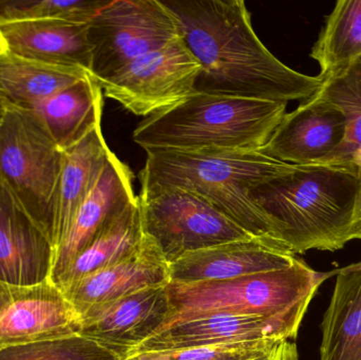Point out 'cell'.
Instances as JSON below:
<instances>
[{"label":"cell","mask_w":361,"mask_h":360,"mask_svg":"<svg viewBox=\"0 0 361 360\" xmlns=\"http://www.w3.org/2000/svg\"><path fill=\"white\" fill-rule=\"evenodd\" d=\"M201 66L195 91L288 104L322 89L319 76L284 65L259 39L242 0H161Z\"/></svg>","instance_id":"6da1fadb"},{"label":"cell","mask_w":361,"mask_h":360,"mask_svg":"<svg viewBox=\"0 0 361 360\" xmlns=\"http://www.w3.org/2000/svg\"><path fill=\"white\" fill-rule=\"evenodd\" d=\"M250 198L271 223L276 243L288 253L335 252L351 241L361 183L337 167L293 165L252 188Z\"/></svg>","instance_id":"7a4b0ae2"},{"label":"cell","mask_w":361,"mask_h":360,"mask_svg":"<svg viewBox=\"0 0 361 360\" xmlns=\"http://www.w3.org/2000/svg\"><path fill=\"white\" fill-rule=\"evenodd\" d=\"M146 152L145 165L140 173L142 187H177L193 192L252 237L277 244L271 223L250 200V190L290 170L292 164L275 160L261 150Z\"/></svg>","instance_id":"3957f363"},{"label":"cell","mask_w":361,"mask_h":360,"mask_svg":"<svg viewBox=\"0 0 361 360\" xmlns=\"http://www.w3.org/2000/svg\"><path fill=\"white\" fill-rule=\"evenodd\" d=\"M286 105L195 91L144 118L133 141L145 150L259 151L286 116Z\"/></svg>","instance_id":"277c9868"},{"label":"cell","mask_w":361,"mask_h":360,"mask_svg":"<svg viewBox=\"0 0 361 360\" xmlns=\"http://www.w3.org/2000/svg\"><path fill=\"white\" fill-rule=\"evenodd\" d=\"M331 274L316 272L297 259L282 270L231 280L190 285L171 283L167 293L171 313L163 327L193 315L212 312L303 321L318 287Z\"/></svg>","instance_id":"5b68a950"},{"label":"cell","mask_w":361,"mask_h":360,"mask_svg":"<svg viewBox=\"0 0 361 360\" xmlns=\"http://www.w3.org/2000/svg\"><path fill=\"white\" fill-rule=\"evenodd\" d=\"M63 160V150L35 111L4 103L0 120V182L50 242Z\"/></svg>","instance_id":"8992f818"},{"label":"cell","mask_w":361,"mask_h":360,"mask_svg":"<svg viewBox=\"0 0 361 360\" xmlns=\"http://www.w3.org/2000/svg\"><path fill=\"white\" fill-rule=\"evenodd\" d=\"M137 199L144 236L169 264L189 252L254 238L193 192L150 186L142 187Z\"/></svg>","instance_id":"52a82bcc"},{"label":"cell","mask_w":361,"mask_h":360,"mask_svg":"<svg viewBox=\"0 0 361 360\" xmlns=\"http://www.w3.org/2000/svg\"><path fill=\"white\" fill-rule=\"evenodd\" d=\"M178 37L177 21L161 0H109L88 23L91 74L104 82Z\"/></svg>","instance_id":"ba28073f"},{"label":"cell","mask_w":361,"mask_h":360,"mask_svg":"<svg viewBox=\"0 0 361 360\" xmlns=\"http://www.w3.org/2000/svg\"><path fill=\"white\" fill-rule=\"evenodd\" d=\"M200 72L199 61L180 35L99 84L104 97L118 101L135 116L147 118L195 92Z\"/></svg>","instance_id":"9c48e42d"},{"label":"cell","mask_w":361,"mask_h":360,"mask_svg":"<svg viewBox=\"0 0 361 360\" xmlns=\"http://www.w3.org/2000/svg\"><path fill=\"white\" fill-rule=\"evenodd\" d=\"M80 314L49 280L36 285L0 281V350L80 334Z\"/></svg>","instance_id":"30bf717a"},{"label":"cell","mask_w":361,"mask_h":360,"mask_svg":"<svg viewBox=\"0 0 361 360\" xmlns=\"http://www.w3.org/2000/svg\"><path fill=\"white\" fill-rule=\"evenodd\" d=\"M302 319L212 312L193 315L161 328L131 353L179 350L260 340L296 338ZM130 353V354H131Z\"/></svg>","instance_id":"8fae6325"},{"label":"cell","mask_w":361,"mask_h":360,"mask_svg":"<svg viewBox=\"0 0 361 360\" xmlns=\"http://www.w3.org/2000/svg\"><path fill=\"white\" fill-rule=\"evenodd\" d=\"M171 313L167 285L146 287L87 311L80 334L122 360L157 333Z\"/></svg>","instance_id":"7c38bea8"},{"label":"cell","mask_w":361,"mask_h":360,"mask_svg":"<svg viewBox=\"0 0 361 360\" xmlns=\"http://www.w3.org/2000/svg\"><path fill=\"white\" fill-rule=\"evenodd\" d=\"M347 127L343 110L317 92L286 113L261 151L288 164L320 165L341 145Z\"/></svg>","instance_id":"4fadbf2b"},{"label":"cell","mask_w":361,"mask_h":360,"mask_svg":"<svg viewBox=\"0 0 361 360\" xmlns=\"http://www.w3.org/2000/svg\"><path fill=\"white\" fill-rule=\"evenodd\" d=\"M133 178L128 165L110 151L92 190L78 207L65 238L55 252L51 274L54 285L99 230L137 200Z\"/></svg>","instance_id":"5bb4252c"},{"label":"cell","mask_w":361,"mask_h":360,"mask_svg":"<svg viewBox=\"0 0 361 360\" xmlns=\"http://www.w3.org/2000/svg\"><path fill=\"white\" fill-rule=\"evenodd\" d=\"M296 261L275 243L254 237L184 254L169 264V274L177 285L212 283L282 270Z\"/></svg>","instance_id":"9a60e30c"},{"label":"cell","mask_w":361,"mask_h":360,"mask_svg":"<svg viewBox=\"0 0 361 360\" xmlns=\"http://www.w3.org/2000/svg\"><path fill=\"white\" fill-rule=\"evenodd\" d=\"M53 260L47 235L0 182V281L23 287L47 283Z\"/></svg>","instance_id":"2e32d148"},{"label":"cell","mask_w":361,"mask_h":360,"mask_svg":"<svg viewBox=\"0 0 361 360\" xmlns=\"http://www.w3.org/2000/svg\"><path fill=\"white\" fill-rule=\"evenodd\" d=\"M171 283L169 264L158 247L144 236L141 247L128 257L87 275L61 290L76 312L82 314L146 287Z\"/></svg>","instance_id":"e0dca14e"},{"label":"cell","mask_w":361,"mask_h":360,"mask_svg":"<svg viewBox=\"0 0 361 360\" xmlns=\"http://www.w3.org/2000/svg\"><path fill=\"white\" fill-rule=\"evenodd\" d=\"M0 51L44 63L82 68L91 73L88 23L61 19L0 23Z\"/></svg>","instance_id":"ac0fdd59"},{"label":"cell","mask_w":361,"mask_h":360,"mask_svg":"<svg viewBox=\"0 0 361 360\" xmlns=\"http://www.w3.org/2000/svg\"><path fill=\"white\" fill-rule=\"evenodd\" d=\"M110 151L102 124L63 151L51 238L54 254L65 238L78 207L92 190Z\"/></svg>","instance_id":"d6986e66"},{"label":"cell","mask_w":361,"mask_h":360,"mask_svg":"<svg viewBox=\"0 0 361 360\" xmlns=\"http://www.w3.org/2000/svg\"><path fill=\"white\" fill-rule=\"evenodd\" d=\"M103 109V89L92 75L57 91L31 108L63 151L102 124Z\"/></svg>","instance_id":"ffe728a7"},{"label":"cell","mask_w":361,"mask_h":360,"mask_svg":"<svg viewBox=\"0 0 361 360\" xmlns=\"http://www.w3.org/2000/svg\"><path fill=\"white\" fill-rule=\"evenodd\" d=\"M322 334L320 360H361V261L337 272Z\"/></svg>","instance_id":"44dd1931"},{"label":"cell","mask_w":361,"mask_h":360,"mask_svg":"<svg viewBox=\"0 0 361 360\" xmlns=\"http://www.w3.org/2000/svg\"><path fill=\"white\" fill-rule=\"evenodd\" d=\"M91 75L82 68L44 63L0 51V97L31 109L57 91Z\"/></svg>","instance_id":"7402d4cb"},{"label":"cell","mask_w":361,"mask_h":360,"mask_svg":"<svg viewBox=\"0 0 361 360\" xmlns=\"http://www.w3.org/2000/svg\"><path fill=\"white\" fill-rule=\"evenodd\" d=\"M144 240L139 199L110 220L76 256L56 287L63 290L91 273L111 266L135 253Z\"/></svg>","instance_id":"603a6c76"},{"label":"cell","mask_w":361,"mask_h":360,"mask_svg":"<svg viewBox=\"0 0 361 360\" xmlns=\"http://www.w3.org/2000/svg\"><path fill=\"white\" fill-rule=\"evenodd\" d=\"M361 56V0H339L326 23L311 57L317 61L322 80L345 73Z\"/></svg>","instance_id":"cb8c5ba5"},{"label":"cell","mask_w":361,"mask_h":360,"mask_svg":"<svg viewBox=\"0 0 361 360\" xmlns=\"http://www.w3.org/2000/svg\"><path fill=\"white\" fill-rule=\"evenodd\" d=\"M318 93L339 106L348 118L345 139L320 165L343 169L355 175L361 183V92L338 76L324 80Z\"/></svg>","instance_id":"d4e9b609"},{"label":"cell","mask_w":361,"mask_h":360,"mask_svg":"<svg viewBox=\"0 0 361 360\" xmlns=\"http://www.w3.org/2000/svg\"><path fill=\"white\" fill-rule=\"evenodd\" d=\"M109 0H0V23L61 19L89 23Z\"/></svg>","instance_id":"484cf974"},{"label":"cell","mask_w":361,"mask_h":360,"mask_svg":"<svg viewBox=\"0 0 361 360\" xmlns=\"http://www.w3.org/2000/svg\"><path fill=\"white\" fill-rule=\"evenodd\" d=\"M0 360H121V357L75 334L4 349L0 350Z\"/></svg>","instance_id":"4316f807"},{"label":"cell","mask_w":361,"mask_h":360,"mask_svg":"<svg viewBox=\"0 0 361 360\" xmlns=\"http://www.w3.org/2000/svg\"><path fill=\"white\" fill-rule=\"evenodd\" d=\"M283 340L237 342L179 350L147 351L127 355L122 360H255L271 352Z\"/></svg>","instance_id":"83f0119b"},{"label":"cell","mask_w":361,"mask_h":360,"mask_svg":"<svg viewBox=\"0 0 361 360\" xmlns=\"http://www.w3.org/2000/svg\"><path fill=\"white\" fill-rule=\"evenodd\" d=\"M255 360H298L296 345L290 340H283L275 347L271 352Z\"/></svg>","instance_id":"f1b7e54d"},{"label":"cell","mask_w":361,"mask_h":360,"mask_svg":"<svg viewBox=\"0 0 361 360\" xmlns=\"http://www.w3.org/2000/svg\"><path fill=\"white\" fill-rule=\"evenodd\" d=\"M339 76H341L345 82H349L352 87L361 92V56L345 73Z\"/></svg>","instance_id":"f546056e"},{"label":"cell","mask_w":361,"mask_h":360,"mask_svg":"<svg viewBox=\"0 0 361 360\" xmlns=\"http://www.w3.org/2000/svg\"><path fill=\"white\" fill-rule=\"evenodd\" d=\"M355 239L361 240V202L356 211L355 218H354L353 226H352L351 241Z\"/></svg>","instance_id":"4dcf8cb0"},{"label":"cell","mask_w":361,"mask_h":360,"mask_svg":"<svg viewBox=\"0 0 361 360\" xmlns=\"http://www.w3.org/2000/svg\"><path fill=\"white\" fill-rule=\"evenodd\" d=\"M4 101H2L1 97H0V120H1L2 116H4Z\"/></svg>","instance_id":"1f68e13d"}]
</instances>
